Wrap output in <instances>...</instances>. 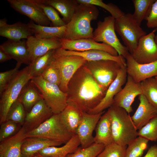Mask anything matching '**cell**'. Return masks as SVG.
Segmentation results:
<instances>
[{
  "instance_id": "1",
  "label": "cell",
  "mask_w": 157,
  "mask_h": 157,
  "mask_svg": "<svg viewBox=\"0 0 157 157\" xmlns=\"http://www.w3.org/2000/svg\"><path fill=\"white\" fill-rule=\"evenodd\" d=\"M106 92L98 84L84 65L77 70L68 83L67 103L88 113L99 104Z\"/></svg>"
},
{
  "instance_id": "2",
  "label": "cell",
  "mask_w": 157,
  "mask_h": 157,
  "mask_svg": "<svg viewBox=\"0 0 157 157\" xmlns=\"http://www.w3.org/2000/svg\"><path fill=\"white\" fill-rule=\"evenodd\" d=\"M99 15L96 6L79 3L71 20L65 25L63 38L70 40L93 39V29L91 22L96 20Z\"/></svg>"
},
{
  "instance_id": "3",
  "label": "cell",
  "mask_w": 157,
  "mask_h": 157,
  "mask_svg": "<svg viewBox=\"0 0 157 157\" xmlns=\"http://www.w3.org/2000/svg\"><path fill=\"white\" fill-rule=\"evenodd\" d=\"M107 111L111 119L113 142L127 146L138 136L131 117L124 109L113 105Z\"/></svg>"
},
{
  "instance_id": "4",
  "label": "cell",
  "mask_w": 157,
  "mask_h": 157,
  "mask_svg": "<svg viewBox=\"0 0 157 157\" xmlns=\"http://www.w3.org/2000/svg\"><path fill=\"white\" fill-rule=\"evenodd\" d=\"M32 79L28 66L19 70L0 94V124L5 121L12 105L18 99L22 90Z\"/></svg>"
},
{
  "instance_id": "5",
  "label": "cell",
  "mask_w": 157,
  "mask_h": 157,
  "mask_svg": "<svg viewBox=\"0 0 157 157\" xmlns=\"http://www.w3.org/2000/svg\"><path fill=\"white\" fill-rule=\"evenodd\" d=\"M73 135L62 122L60 114H53L36 129L27 132L26 137H35L65 144Z\"/></svg>"
},
{
  "instance_id": "6",
  "label": "cell",
  "mask_w": 157,
  "mask_h": 157,
  "mask_svg": "<svg viewBox=\"0 0 157 157\" xmlns=\"http://www.w3.org/2000/svg\"><path fill=\"white\" fill-rule=\"evenodd\" d=\"M30 81L40 92L53 114H60L66 107L67 94L58 85L46 81L40 75L33 78Z\"/></svg>"
},
{
  "instance_id": "7",
  "label": "cell",
  "mask_w": 157,
  "mask_h": 157,
  "mask_svg": "<svg viewBox=\"0 0 157 157\" xmlns=\"http://www.w3.org/2000/svg\"><path fill=\"white\" fill-rule=\"evenodd\" d=\"M115 28L131 54L140 38L147 34L133 18L132 14L130 13L125 14L120 18L115 19Z\"/></svg>"
},
{
  "instance_id": "8",
  "label": "cell",
  "mask_w": 157,
  "mask_h": 157,
  "mask_svg": "<svg viewBox=\"0 0 157 157\" xmlns=\"http://www.w3.org/2000/svg\"><path fill=\"white\" fill-rule=\"evenodd\" d=\"M84 65L98 84L106 91L116 78L122 68L125 66L110 60L87 61Z\"/></svg>"
},
{
  "instance_id": "9",
  "label": "cell",
  "mask_w": 157,
  "mask_h": 157,
  "mask_svg": "<svg viewBox=\"0 0 157 157\" xmlns=\"http://www.w3.org/2000/svg\"><path fill=\"white\" fill-rule=\"evenodd\" d=\"M53 60L58 67L60 73L61 80L59 87L61 90L66 93L70 80L87 61L80 56L63 53L59 49L54 50Z\"/></svg>"
},
{
  "instance_id": "10",
  "label": "cell",
  "mask_w": 157,
  "mask_h": 157,
  "mask_svg": "<svg viewBox=\"0 0 157 157\" xmlns=\"http://www.w3.org/2000/svg\"><path fill=\"white\" fill-rule=\"evenodd\" d=\"M115 19L111 15L105 17L103 21H99L93 33V39L97 42H102L114 48L118 55L125 58L129 53L126 47L120 42L115 32Z\"/></svg>"
},
{
  "instance_id": "11",
  "label": "cell",
  "mask_w": 157,
  "mask_h": 157,
  "mask_svg": "<svg viewBox=\"0 0 157 157\" xmlns=\"http://www.w3.org/2000/svg\"><path fill=\"white\" fill-rule=\"evenodd\" d=\"M156 31L155 29L139 40L135 49L131 54L138 63L145 64L157 60V44L155 40Z\"/></svg>"
},
{
  "instance_id": "12",
  "label": "cell",
  "mask_w": 157,
  "mask_h": 157,
  "mask_svg": "<svg viewBox=\"0 0 157 157\" xmlns=\"http://www.w3.org/2000/svg\"><path fill=\"white\" fill-rule=\"evenodd\" d=\"M10 6L21 14L28 17L35 24L48 26L51 22L34 0H7Z\"/></svg>"
},
{
  "instance_id": "13",
  "label": "cell",
  "mask_w": 157,
  "mask_h": 157,
  "mask_svg": "<svg viewBox=\"0 0 157 157\" xmlns=\"http://www.w3.org/2000/svg\"><path fill=\"white\" fill-rule=\"evenodd\" d=\"M141 94V82H135L127 75L125 85L115 96L113 105L124 108L128 113H130L133 111L131 105L135 98Z\"/></svg>"
},
{
  "instance_id": "14",
  "label": "cell",
  "mask_w": 157,
  "mask_h": 157,
  "mask_svg": "<svg viewBox=\"0 0 157 157\" xmlns=\"http://www.w3.org/2000/svg\"><path fill=\"white\" fill-rule=\"evenodd\" d=\"M61 49L75 51L83 52L92 50L103 51L117 56V51L112 47L105 43H99L93 39L83 38L70 40L65 38L60 39Z\"/></svg>"
},
{
  "instance_id": "15",
  "label": "cell",
  "mask_w": 157,
  "mask_h": 157,
  "mask_svg": "<svg viewBox=\"0 0 157 157\" xmlns=\"http://www.w3.org/2000/svg\"><path fill=\"white\" fill-rule=\"evenodd\" d=\"M127 75L137 82L157 76V60L151 63L141 64L138 63L129 53L125 58Z\"/></svg>"
},
{
  "instance_id": "16",
  "label": "cell",
  "mask_w": 157,
  "mask_h": 157,
  "mask_svg": "<svg viewBox=\"0 0 157 157\" xmlns=\"http://www.w3.org/2000/svg\"><path fill=\"white\" fill-rule=\"evenodd\" d=\"M104 112L103 111L95 114L84 112L82 121L76 133L82 148L89 147L94 143L93 133L98 122Z\"/></svg>"
},
{
  "instance_id": "17",
  "label": "cell",
  "mask_w": 157,
  "mask_h": 157,
  "mask_svg": "<svg viewBox=\"0 0 157 157\" xmlns=\"http://www.w3.org/2000/svg\"><path fill=\"white\" fill-rule=\"evenodd\" d=\"M127 76L126 67L125 66L122 68L116 78L109 86L100 102L88 113L97 114L104 111L105 110L111 106L113 104L115 96L122 89V86L126 83Z\"/></svg>"
},
{
  "instance_id": "18",
  "label": "cell",
  "mask_w": 157,
  "mask_h": 157,
  "mask_svg": "<svg viewBox=\"0 0 157 157\" xmlns=\"http://www.w3.org/2000/svg\"><path fill=\"white\" fill-rule=\"evenodd\" d=\"M53 114L52 110L42 99L27 113L23 125L27 132L34 130Z\"/></svg>"
},
{
  "instance_id": "19",
  "label": "cell",
  "mask_w": 157,
  "mask_h": 157,
  "mask_svg": "<svg viewBox=\"0 0 157 157\" xmlns=\"http://www.w3.org/2000/svg\"><path fill=\"white\" fill-rule=\"evenodd\" d=\"M60 39L57 38L43 39L34 35L28 38L26 42L30 53L31 63L38 57L45 54L51 50L61 48Z\"/></svg>"
},
{
  "instance_id": "20",
  "label": "cell",
  "mask_w": 157,
  "mask_h": 157,
  "mask_svg": "<svg viewBox=\"0 0 157 157\" xmlns=\"http://www.w3.org/2000/svg\"><path fill=\"white\" fill-rule=\"evenodd\" d=\"M27 132L22 126L15 135L1 142L0 155L3 157H23L22 148L27 137Z\"/></svg>"
},
{
  "instance_id": "21",
  "label": "cell",
  "mask_w": 157,
  "mask_h": 157,
  "mask_svg": "<svg viewBox=\"0 0 157 157\" xmlns=\"http://www.w3.org/2000/svg\"><path fill=\"white\" fill-rule=\"evenodd\" d=\"M1 47L12 59L22 65H29L31 60L26 40L14 41L8 40L0 45Z\"/></svg>"
},
{
  "instance_id": "22",
  "label": "cell",
  "mask_w": 157,
  "mask_h": 157,
  "mask_svg": "<svg viewBox=\"0 0 157 157\" xmlns=\"http://www.w3.org/2000/svg\"><path fill=\"white\" fill-rule=\"evenodd\" d=\"M140 103L133 115L131 117L133 123L138 130L157 115V109L148 101L142 94L139 95Z\"/></svg>"
},
{
  "instance_id": "23",
  "label": "cell",
  "mask_w": 157,
  "mask_h": 157,
  "mask_svg": "<svg viewBox=\"0 0 157 157\" xmlns=\"http://www.w3.org/2000/svg\"><path fill=\"white\" fill-rule=\"evenodd\" d=\"M60 51L67 55H75L83 58L87 61H96L103 60H110L115 61L126 66L125 58L122 56H115L107 52L98 50H92L83 52L70 51L59 49Z\"/></svg>"
},
{
  "instance_id": "24",
  "label": "cell",
  "mask_w": 157,
  "mask_h": 157,
  "mask_svg": "<svg viewBox=\"0 0 157 157\" xmlns=\"http://www.w3.org/2000/svg\"><path fill=\"white\" fill-rule=\"evenodd\" d=\"M33 35V32L28 24L21 22L12 24H7L0 27V35L9 40L19 41L22 39H27Z\"/></svg>"
},
{
  "instance_id": "25",
  "label": "cell",
  "mask_w": 157,
  "mask_h": 157,
  "mask_svg": "<svg viewBox=\"0 0 157 157\" xmlns=\"http://www.w3.org/2000/svg\"><path fill=\"white\" fill-rule=\"evenodd\" d=\"M84 112L74 106L67 104L60 113V119L68 131L73 135L76 134L81 122Z\"/></svg>"
},
{
  "instance_id": "26",
  "label": "cell",
  "mask_w": 157,
  "mask_h": 157,
  "mask_svg": "<svg viewBox=\"0 0 157 157\" xmlns=\"http://www.w3.org/2000/svg\"><path fill=\"white\" fill-rule=\"evenodd\" d=\"M95 130L94 143L106 146L113 142L111 119L108 111L102 115Z\"/></svg>"
},
{
  "instance_id": "27",
  "label": "cell",
  "mask_w": 157,
  "mask_h": 157,
  "mask_svg": "<svg viewBox=\"0 0 157 157\" xmlns=\"http://www.w3.org/2000/svg\"><path fill=\"white\" fill-rule=\"evenodd\" d=\"M61 144L60 143L41 138L26 137L22 146V153L23 157L34 156L44 148L51 146H58Z\"/></svg>"
},
{
  "instance_id": "28",
  "label": "cell",
  "mask_w": 157,
  "mask_h": 157,
  "mask_svg": "<svg viewBox=\"0 0 157 157\" xmlns=\"http://www.w3.org/2000/svg\"><path fill=\"white\" fill-rule=\"evenodd\" d=\"M80 145V141L76 134L73 135L63 146L47 147L40 150L37 154L46 157H65L68 154L75 151Z\"/></svg>"
},
{
  "instance_id": "29",
  "label": "cell",
  "mask_w": 157,
  "mask_h": 157,
  "mask_svg": "<svg viewBox=\"0 0 157 157\" xmlns=\"http://www.w3.org/2000/svg\"><path fill=\"white\" fill-rule=\"evenodd\" d=\"M57 10L63 16L62 18L67 24L71 20L76 8L79 4L77 0H39Z\"/></svg>"
},
{
  "instance_id": "30",
  "label": "cell",
  "mask_w": 157,
  "mask_h": 157,
  "mask_svg": "<svg viewBox=\"0 0 157 157\" xmlns=\"http://www.w3.org/2000/svg\"><path fill=\"white\" fill-rule=\"evenodd\" d=\"M27 24L33 32L34 35L37 38L43 39L64 38L65 26L59 27L43 26L37 24L31 20Z\"/></svg>"
},
{
  "instance_id": "31",
  "label": "cell",
  "mask_w": 157,
  "mask_h": 157,
  "mask_svg": "<svg viewBox=\"0 0 157 157\" xmlns=\"http://www.w3.org/2000/svg\"><path fill=\"white\" fill-rule=\"evenodd\" d=\"M17 99L22 104L27 113L43 98L38 89L30 81L24 87Z\"/></svg>"
},
{
  "instance_id": "32",
  "label": "cell",
  "mask_w": 157,
  "mask_h": 157,
  "mask_svg": "<svg viewBox=\"0 0 157 157\" xmlns=\"http://www.w3.org/2000/svg\"><path fill=\"white\" fill-rule=\"evenodd\" d=\"M54 50H51L45 54L38 57L28 65V73L32 78L41 75L52 61Z\"/></svg>"
},
{
  "instance_id": "33",
  "label": "cell",
  "mask_w": 157,
  "mask_h": 157,
  "mask_svg": "<svg viewBox=\"0 0 157 157\" xmlns=\"http://www.w3.org/2000/svg\"><path fill=\"white\" fill-rule=\"evenodd\" d=\"M155 0H133L134 11L132 16L140 25L146 20L150 12L152 5Z\"/></svg>"
},
{
  "instance_id": "34",
  "label": "cell",
  "mask_w": 157,
  "mask_h": 157,
  "mask_svg": "<svg viewBox=\"0 0 157 157\" xmlns=\"http://www.w3.org/2000/svg\"><path fill=\"white\" fill-rule=\"evenodd\" d=\"M142 94L157 109V81L155 78H147L141 82Z\"/></svg>"
},
{
  "instance_id": "35",
  "label": "cell",
  "mask_w": 157,
  "mask_h": 157,
  "mask_svg": "<svg viewBox=\"0 0 157 157\" xmlns=\"http://www.w3.org/2000/svg\"><path fill=\"white\" fill-rule=\"evenodd\" d=\"M149 141L145 138L138 136L127 145L125 157H141L147 147Z\"/></svg>"
},
{
  "instance_id": "36",
  "label": "cell",
  "mask_w": 157,
  "mask_h": 157,
  "mask_svg": "<svg viewBox=\"0 0 157 157\" xmlns=\"http://www.w3.org/2000/svg\"><path fill=\"white\" fill-rule=\"evenodd\" d=\"M26 114L23 105L17 99L9 109L6 115V121H12L22 126Z\"/></svg>"
},
{
  "instance_id": "37",
  "label": "cell",
  "mask_w": 157,
  "mask_h": 157,
  "mask_svg": "<svg viewBox=\"0 0 157 157\" xmlns=\"http://www.w3.org/2000/svg\"><path fill=\"white\" fill-rule=\"evenodd\" d=\"M42 10L44 13L51 22V26L54 27L65 26L66 24L61 18L55 9L49 5L41 2L39 0H34Z\"/></svg>"
},
{
  "instance_id": "38",
  "label": "cell",
  "mask_w": 157,
  "mask_h": 157,
  "mask_svg": "<svg viewBox=\"0 0 157 157\" xmlns=\"http://www.w3.org/2000/svg\"><path fill=\"white\" fill-rule=\"evenodd\" d=\"M105 146L103 144L94 143L85 148L79 147L75 151L68 154L65 157H97Z\"/></svg>"
},
{
  "instance_id": "39",
  "label": "cell",
  "mask_w": 157,
  "mask_h": 157,
  "mask_svg": "<svg viewBox=\"0 0 157 157\" xmlns=\"http://www.w3.org/2000/svg\"><path fill=\"white\" fill-rule=\"evenodd\" d=\"M43 78L49 83L59 86L61 77L60 69L53 60L41 75Z\"/></svg>"
},
{
  "instance_id": "40",
  "label": "cell",
  "mask_w": 157,
  "mask_h": 157,
  "mask_svg": "<svg viewBox=\"0 0 157 157\" xmlns=\"http://www.w3.org/2000/svg\"><path fill=\"white\" fill-rule=\"evenodd\" d=\"M138 136L149 141H157V115L138 131Z\"/></svg>"
},
{
  "instance_id": "41",
  "label": "cell",
  "mask_w": 157,
  "mask_h": 157,
  "mask_svg": "<svg viewBox=\"0 0 157 157\" xmlns=\"http://www.w3.org/2000/svg\"><path fill=\"white\" fill-rule=\"evenodd\" d=\"M79 3L91 4L101 7L108 11L115 19L122 16L125 13L116 5L112 3H106L102 0H77Z\"/></svg>"
},
{
  "instance_id": "42",
  "label": "cell",
  "mask_w": 157,
  "mask_h": 157,
  "mask_svg": "<svg viewBox=\"0 0 157 157\" xmlns=\"http://www.w3.org/2000/svg\"><path fill=\"white\" fill-rule=\"evenodd\" d=\"M127 146L113 142L105 146L97 157H125Z\"/></svg>"
},
{
  "instance_id": "43",
  "label": "cell",
  "mask_w": 157,
  "mask_h": 157,
  "mask_svg": "<svg viewBox=\"0 0 157 157\" xmlns=\"http://www.w3.org/2000/svg\"><path fill=\"white\" fill-rule=\"evenodd\" d=\"M22 126L14 122L6 120L0 124V142L16 134Z\"/></svg>"
},
{
  "instance_id": "44",
  "label": "cell",
  "mask_w": 157,
  "mask_h": 157,
  "mask_svg": "<svg viewBox=\"0 0 157 157\" xmlns=\"http://www.w3.org/2000/svg\"><path fill=\"white\" fill-rule=\"evenodd\" d=\"M21 64L17 63L15 67L10 70L0 73V94L19 71Z\"/></svg>"
},
{
  "instance_id": "45",
  "label": "cell",
  "mask_w": 157,
  "mask_h": 157,
  "mask_svg": "<svg viewBox=\"0 0 157 157\" xmlns=\"http://www.w3.org/2000/svg\"><path fill=\"white\" fill-rule=\"evenodd\" d=\"M146 20L148 28L157 29V0H155L153 3L149 14Z\"/></svg>"
},
{
  "instance_id": "46",
  "label": "cell",
  "mask_w": 157,
  "mask_h": 157,
  "mask_svg": "<svg viewBox=\"0 0 157 157\" xmlns=\"http://www.w3.org/2000/svg\"><path fill=\"white\" fill-rule=\"evenodd\" d=\"M142 157H157V144L151 146L146 154Z\"/></svg>"
},
{
  "instance_id": "47",
  "label": "cell",
  "mask_w": 157,
  "mask_h": 157,
  "mask_svg": "<svg viewBox=\"0 0 157 157\" xmlns=\"http://www.w3.org/2000/svg\"><path fill=\"white\" fill-rule=\"evenodd\" d=\"M11 59L8 54L0 47V62L3 63Z\"/></svg>"
},
{
  "instance_id": "48",
  "label": "cell",
  "mask_w": 157,
  "mask_h": 157,
  "mask_svg": "<svg viewBox=\"0 0 157 157\" xmlns=\"http://www.w3.org/2000/svg\"><path fill=\"white\" fill-rule=\"evenodd\" d=\"M7 20L6 18L0 19V27L5 25L7 24Z\"/></svg>"
},
{
  "instance_id": "49",
  "label": "cell",
  "mask_w": 157,
  "mask_h": 157,
  "mask_svg": "<svg viewBox=\"0 0 157 157\" xmlns=\"http://www.w3.org/2000/svg\"><path fill=\"white\" fill-rule=\"evenodd\" d=\"M34 157H45L38 154H36L34 156Z\"/></svg>"
},
{
  "instance_id": "50",
  "label": "cell",
  "mask_w": 157,
  "mask_h": 157,
  "mask_svg": "<svg viewBox=\"0 0 157 157\" xmlns=\"http://www.w3.org/2000/svg\"><path fill=\"white\" fill-rule=\"evenodd\" d=\"M156 31H157V29H156ZM155 41L157 44V34L155 35Z\"/></svg>"
},
{
  "instance_id": "51",
  "label": "cell",
  "mask_w": 157,
  "mask_h": 157,
  "mask_svg": "<svg viewBox=\"0 0 157 157\" xmlns=\"http://www.w3.org/2000/svg\"><path fill=\"white\" fill-rule=\"evenodd\" d=\"M155 78L156 80L157 81V76H155L154 77Z\"/></svg>"
},
{
  "instance_id": "52",
  "label": "cell",
  "mask_w": 157,
  "mask_h": 157,
  "mask_svg": "<svg viewBox=\"0 0 157 157\" xmlns=\"http://www.w3.org/2000/svg\"><path fill=\"white\" fill-rule=\"evenodd\" d=\"M28 157H34V156H30Z\"/></svg>"
},
{
  "instance_id": "53",
  "label": "cell",
  "mask_w": 157,
  "mask_h": 157,
  "mask_svg": "<svg viewBox=\"0 0 157 157\" xmlns=\"http://www.w3.org/2000/svg\"><path fill=\"white\" fill-rule=\"evenodd\" d=\"M0 157H3V156H2L0 155Z\"/></svg>"
}]
</instances>
